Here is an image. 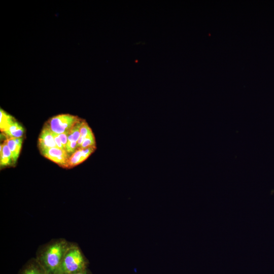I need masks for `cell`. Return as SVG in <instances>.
<instances>
[{"mask_svg":"<svg viewBox=\"0 0 274 274\" xmlns=\"http://www.w3.org/2000/svg\"><path fill=\"white\" fill-rule=\"evenodd\" d=\"M70 245L62 239L45 247L39 255V263L47 274H55Z\"/></svg>","mask_w":274,"mask_h":274,"instance_id":"6da1fadb","label":"cell"},{"mask_svg":"<svg viewBox=\"0 0 274 274\" xmlns=\"http://www.w3.org/2000/svg\"><path fill=\"white\" fill-rule=\"evenodd\" d=\"M85 259L80 250L70 245L55 274H72L85 270Z\"/></svg>","mask_w":274,"mask_h":274,"instance_id":"7a4b0ae2","label":"cell"},{"mask_svg":"<svg viewBox=\"0 0 274 274\" xmlns=\"http://www.w3.org/2000/svg\"><path fill=\"white\" fill-rule=\"evenodd\" d=\"M81 119L78 116L65 114L52 117L47 125L50 130L56 134L70 132L73 127Z\"/></svg>","mask_w":274,"mask_h":274,"instance_id":"3957f363","label":"cell"},{"mask_svg":"<svg viewBox=\"0 0 274 274\" xmlns=\"http://www.w3.org/2000/svg\"><path fill=\"white\" fill-rule=\"evenodd\" d=\"M41 153L47 159L60 166L66 167L70 156L65 150L54 147L46 149Z\"/></svg>","mask_w":274,"mask_h":274,"instance_id":"277c9868","label":"cell"},{"mask_svg":"<svg viewBox=\"0 0 274 274\" xmlns=\"http://www.w3.org/2000/svg\"><path fill=\"white\" fill-rule=\"evenodd\" d=\"M96 149V146L90 147L84 149L79 148L70 156L66 168L74 167L87 159Z\"/></svg>","mask_w":274,"mask_h":274,"instance_id":"5b68a950","label":"cell"},{"mask_svg":"<svg viewBox=\"0 0 274 274\" xmlns=\"http://www.w3.org/2000/svg\"><path fill=\"white\" fill-rule=\"evenodd\" d=\"M41 152L51 148H58L54 139L52 131L47 124L43 128L38 141Z\"/></svg>","mask_w":274,"mask_h":274,"instance_id":"8992f818","label":"cell"},{"mask_svg":"<svg viewBox=\"0 0 274 274\" xmlns=\"http://www.w3.org/2000/svg\"><path fill=\"white\" fill-rule=\"evenodd\" d=\"M22 138H8L5 141L11 152L13 163L16 162L18 158L22 146Z\"/></svg>","mask_w":274,"mask_h":274,"instance_id":"52a82bcc","label":"cell"},{"mask_svg":"<svg viewBox=\"0 0 274 274\" xmlns=\"http://www.w3.org/2000/svg\"><path fill=\"white\" fill-rule=\"evenodd\" d=\"M24 132L23 127L15 120L3 132L8 138H20L22 137Z\"/></svg>","mask_w":274,"mask_h":274,"instance_id":"ba28073f","label":"cell"},{"mask_svg":"<svg viewBox=\"0 0 274 274\" xmlns=\"http://www.w3.org/2000/svg\"><path fill=\"white\" fill-rule=\"evenodd\" d=\"M0 151L1 165H10L11 163L13 162L12 153L6 142L1 145Z\"/></svg>","mask_w":274,"mask_h":274,"instance_id":"9c48e42d","label":"cell"},{"mask_svg":"<svg viewBox=\"0 0 274 274\" xmlns=\"http://www.w3.org/2000/svg\"><path fill=\"white\" fill-rule=\"evenodd\" d=\"M16 120L7 112L1 109L0 111V128L4 132L8 127Z\"/></svg>","mask_w":274,"mask_h":274,"instance_id":"30bf717a","label":"cell"},{"mask_svg":"<svg viewBox=\"0 0 274 274\" xmlns=\"http://www.w3.org/2000/svg\"><path fill=\"white\" fill-rule=\"evenodd\" d=\"M83 121V119H81L78 121L71 129L68 135L67 142H78L80 137V127Z\"/></svg>","mask_w":274,"mask_h":274,"instance_id":"8fae6325","label":"cell"},{"mask_svg":"<svg viewBox=\"0 0 274 274\" xmlns=\"http://www.w3.org/2000/svg\"><path fill=\"white\" fill-rule=\"evenodd\" d=\"M91 131L92 130L87 123L85 120H83L80 130V137L77 142L78 149L80 147L85 138Z\"/></svg>","mask_w":274,"mask_h":274,"instance_id":"7c38bea8","label":"cell"},{"mask_svg":"<svg viewBox=\"0 0 274 274\" xmlns=\"http://www.w3.org/2000/svg\"><path fill=\"white\" fill-rule=\"evenodd\" d=\"M22 274H47L42 266L39 264H31L23 271Z\"/></svg>","mask_w":274,"mask_h":274,"instance_id":"4fadbf2b","label":"cell"},{"mask_svg":"<svg viewBox=\"0 0 274 274\" xmlns=\"http://www.w3.org/2000/svg\"><path fill=\"white\" fill-rule=\"evenodd\" d=\"M94 146H96V142L94 134L91 131L85 138L79 148L84 149Z\"/></svg>","mask_w":274,"mask_h":274,"instance_id":"5bb4252c","label":"cell"},{"mask_svg":"<svg viewBox=\"0 0 274 274\" xmlns=\"http://www.w3.org/2000/svg\"><path fill=\"white\" fill-rule=\"evenodd\" d=\"M70 132H65L61 134H57L61 140L63 147L65 150L66 145L68 141V135Z\"/></svg>","mask_w":274,"mask_h":274,"instance_id":"9a60e30c","label":"cell"},{"mask_svg":"<svg viewBox=\"0 0 274 274\" xmlns=\"http://www.w3.org/2000/svg\"><path fill=\"white\" fill-rule=\"evenodd\" d=\"M52 134H53V137H54L55 142L57 147L60 148V149L65 150L64 147L62 146V144L61 143L60 139H59V136H58V134H56V133H54L53 132H52Z\"/></svg>","mask_w":274,"mask_h":274,"instance_id":"2e32d148","label":"cell"},{"mask_svg":"<svg viewBox=\"0 0 274 274\" xmlns=\"http://www.w3.org/2000/svg\"><path fill=\"white\" fill-rule=\"evenodd\" d=\"M72 274H87L85 270H82V271H79V272H76V273H72Z\"/></svg>","mask_w":274,"mask_h":274,"instance_id":"e0dca14e","label":"cell"}]
</instances>
